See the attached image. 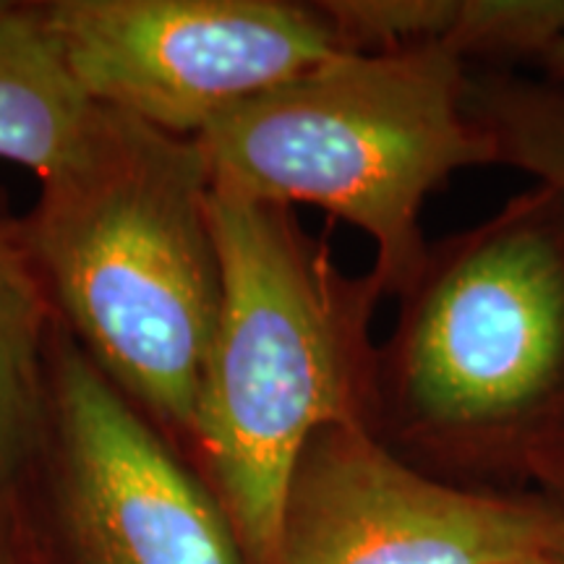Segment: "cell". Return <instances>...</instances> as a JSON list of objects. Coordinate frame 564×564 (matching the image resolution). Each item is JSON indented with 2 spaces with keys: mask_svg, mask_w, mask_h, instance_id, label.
<instances>
[{
  "mask_svg": "<svg viewBox=\"0 0 564 564\" xmlns=\"http://www.w3.org/2000/svg\"><path fill=\"white\" fill-rule=\"evenodd\" d=\"M377 345L369 432L470 489L564 494V199L544 183L429 241Z\"/></svg>",
  "mask_w": 564,
  "mask_h": 564,
  "instance_id": "6da1fadb",
  "label": "cell"
},
{
  "mask_svg": "<svg viewBox=\"0 0 564 564\" xmlns=\"http://www.w3.org/2000/svg\"><path fill=\"white\" fill-rule=\"evenodd\" d=\"M209 199L199 141L100 108L21 215L55 319L181 455L223 308Z\"/></svg>",
  "mask_w": 564,
  "mask_h": 564,
  "instance_id": "7a4b0ae2",
  "label": "cell"
},
{
  "mask_svg": "<svg viewBox=\"0 0 564 564\" xmlns=\"http://www.w3.org/2000/svg\"><path fill=\"white\" fill-rule=\"evenodd\" d=\"M223 308L183 457L228 520L243 564H274L282 502L324 426L369 429L382 285L348 274L293 207L212 188Z\"/></svg>",
  "mask_w": 564,
  "mask_h": 564,
  "instance_id": "3957f363",
  "label": "cell"
},
{
  "mask_svg": "<svg viewBox=\"0 0 564 564\" xmlns=\"http://www.w3.org/2000/svg\"><path fill=\"white\" fill-rule=\"evenodd\" d=\"M468 84L442 47L343 53L223 112L196 141L217 192L312 204L361 230L369 272L398 299L426 257L429 194L457 171L497 165Z\"/></svg>",
  "mask_w": 564,
  "mask_h": 564,
  "instance_id": "277c9868",
  "label": "cell"
},
{
  "mask_svg": "<svg viewBox=\"0 0 564 564\" xmlns=\"http://www.w3.org/2000/svg\"><path fill=\"white\" fill-rule=\"evenodd\" d=\"M0 494L26 564H243L186 457L61 322L37 434Z\"/></svg>",
  "mask_w": 564,
  "mask_h": 564,
  "instance_id": "5b68a950",
  "label": "cell"
},
{
  "mask_svg": "<svg viewBox=\"0 0 564 564\" xmlns=\"http://www.w3.org/2000/svg\"><path fill=\"white\" fill-rule=\"evenodd\" d=\"M40 11L89 100L186 139L345 53L319 0H42Z\"/></svg>",
  "mask_w": 564,
  "mask_h": 564,
  "instance_id": "8992f818",
  "label": "cell"
},
{
  "mask_svg": "<svg viewBox=\"0 0 564 564\" xmlns=\"http://www.w3.org/2000/svg\"><path fill=\"white\" fill-rule=\"evenodd\" d=\"M274 564H564V494L444 481L337 423L295 463Z\"/></svg>",
  "mask_w": 564,
  "mask_h": 564,
  "instance_id": "52a82bcc",
  "label": "cell"
},
{
  "mask_svg": "<svg viewBox=\"0 0 564 564\" xmlns=\"http://www.w3.org/2000/svg\"><path fill=\"white\" fill-rule=\"evenodd\" d=\"M89 100L47 30L40 3H0V160L40 181L66 167L95 129Z\"/></svg>",
  "mask_w": 564,
  "mask_h": 564,
  "instance_id": "ba28073f",
  "label": "cell"
},
{
  "mask_svg": "<svg viewBox=\"0 0 564 564\" xmlns=\"http://www.w3.org/2000/svg\"><path fill=\"white\" fill-rule=\"evenodd\" d=\"M55 322L21 217L0 199V484L9 481L37 434Z\"/></svg>",
  "mask_w": 564,
  "mask_h": 564,
  "instance_id": "9c48e42d",
  "label": "cell"
},
{
  "mask_svg": "<svg viewBox=\"0 0 564 564\" xmlns=\"http://www.w3.org/2000/svg\"><path fill=\"white\" fill-rule=\"evenodd\" d=\"M470 118L489 133L497 165H510L564 199V89L549 79L486 70L470 76Z\"/></svg>",
  "mask_w": 564,
  "mask_h": 564,
  "instance_id": "30bf717a",
  "label": "cell"
},
{
  "mask_svg": "<svg viewBox=\"0 0 564 564\" xmlns=\"http://www.w3.org/2000/svg\"><path fill=\"white\" fill-rule=\"evenodd\" d=\"M564 40V0H447L442 51L465 61H544Z\"/></svg>",
  "mask_w": 564,
  "mask_h": 564,
  "instance_id": "8fae6325",
  "label": "cell"
},
{
  "mask_svg": "<svg viewBox=\"0 0 564 564\" xmlns=\"http://www.w3.org/2000/svg\"><path fill=\"white\" fill-rule=\"evenodd\" d=\"M0 564H26L17 539V528H13L9 502H6L3 494H0Z\"/></svg>",
  "mask_w": 564,
  "mask_h": 564,
  "instance_id": "7c38bea8",
  "label": "cell"
},
{
  "mask_svg": "<svg viewBox=\"0 0 564 564\" xmlns=\"http://www.w3.org/2000/svg\"><path fill=\"white\" fill-rule=\"evenodd\" d=\"M541 66H544V70H546V79L564 89V40L556 42V45L552 47V53L541 61Z\"/></svg>",
  "mask_w": 564,
  "mask_h": 564,
  "instance_id": "4fadbf2b",
  "label": "cell"
}]
</instances>
